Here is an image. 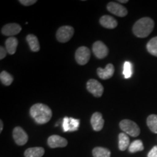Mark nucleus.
<instances>
[{
	"label": "nucleus",
	"mask_w": 157,
	"mask_h": 157,
	"mask_svg": "<svg viewBox=\"0 0 157 157\" xmlns=\"http://www.w3.org/2000/svg\"><path fill=\"white\" fill-rule=\"evenodd\" d=\"M30 114L39 124L48 123L52 117V112L50 108L43 103H36L31 106Z\"/></svg>",
	"instance_id": "obj_1"
},
{
	"label": "nucleus",
	"mask_w": 157,
	"mask_h": 157,
	"mask_svg": "<svg viewBox=\"0 0 157 157\" xmlns=\"http://www.w3.org/2000/svg\"><path fill=\"white\" fill-rule=\"evenodd\" d=\"M154 29V21L148 17H142L137 21L132 27V32L138 38L148 36Z\"/></svg>",
	"instance_id": "obj_2"
},
{
	"label": "nucleus",
	"mask_w": 157,
	"mask_h": 157,
	"mask_svg": "<svg viewBox=\"0 0 157 157\" xmlns=\"http://www.w3.org/2000/svg\"><path fill=\"white\" fill-rule=\"evenodd\" d=\"M119 127L124 132L132 137H137L140 133V129L135 121L129 119H123L119 123Z\"/></svg>",
	"instance_id": "obj_3"
},
{
	"label": "nucleus",
	"mask_w": 157,
	"mask_h": 157,
	"mask_svg": "<svg viewBox=\"0 0 157 157\" xmlns=\"http://www.w3.org/2000/svg\"><path fill=\"white\" fill-rule=\"evenodd\" d=\"M74 34V29L70 25H63L60 27L56 32V38L58 42L66 43L72 38Z\"/></svg>",
	"instance_id": "obj_4"
},
{
	"label": "nucleus",
	"mask_w": 157,
	"mask_h": 157,
	"mask_svg": "<svg viewBox=\"0 0 157 157\" xmlns=\"http://www.w3.org/2000/svg\"><path fill=\"white\" fill-rule=\"evenodd\" d=\"M75 59L78 64H87L90 59V50L87 47H80L76 50L75 52Z\"/></svg>",
	"instance_id": "obj_5"
},
{
	"label": "nucleus",
	"mask_w": 157,
	"mask_h": 157,
	"mask_svg": "<svg viewBox=\"0 0 157 157\" xmlns=\"http://www.w3.org/2000/svg\"><path fill=\"white\" fill-rule=\"evenodd\" d=\"M87 89L92 95L96 98L101 97L104 91L103 86L98 80L93 78L90 79L87 82Z\"/></svg>",
	"instance_id": "obj_6"
},
{
	"label": "nucleus",
	"mask_w": 157,
	"mask_h": 157,
	"mask_svg": "<svg viewBox=\"0 0 157 157\" xmlns=\"http://www.w3.org/2000/svg\"><path fill=\"white\" fill-rule=\"evenodd\" d=\"M13 136L15 142L18 146H23L28 142V135L21 127H15L13 132Z\"/></svg>",
	"instance_id": "obj_7"
},
{
	"label": "nucleus",
	"mask_w": 157,
	"mask_h": 157,
	"mask_svg": "<svg viewBox=\"0 0 157 157\" xmlns=\"http://www.w3.org/2000/svg\"><path fill=\"white\" fill-rule=\"evenodd\" d=\"M107 10L111 13L119 17H125L128 13L126 7L115 2H111L108 4Z\"/></svg>",
	"instance_id": "obj_8"
},
{
	"label": "nucleus",
	"mask_w": 157,
	"mask_h": 157,
	"mask_svg": "<svg viewBox=\"0 0 157 157\" xmlns=\"http://www.w3.org/2000/svg\"><path fill=\"white\" fill-rule=\"evenodd\" d=\"M93 51L96 58L98 59H103L109 54V49L106 45L101 41H97L93 45Z\"/></svg>",
	"instance_id": "obj_9"
},
{
	"label": "nucleus",
	"mask_w": 157,
	"mask_h": 157,
	"mask_svg": "<svg viewBox=\"0 0 157 157\" xmlns=\"http://www.w3.org/2000/svg\"><path fill=\"white\" fill-rule=\"evenodd\" d=\"M21 30H22V28L17 23H8L4 25L1 32L5 36L14 37L13 36L18 34Z\"/></svg>",
	"instance_id": "obj_10"
},
{
	"label": "nucleus",
	"mask_w": 157,
	"mask_h": 157,
	"mask_svg": "<svg viewBox=\"0 0 157 157\" xmlns=\"http://www.w3.org/2000/svg\"><path fill=\"white\" fill-rule=\"evenodd\" d=\"M48 146L51 148H63L66 147L68 145V141L64 137L59 136V135H53L49 137L48 140Z\"/></svg>",
	"instance_id": "obj_11"
},
{
	"label": "nucleus",
	"mask_w": 157,
	"mask_h": 157,
	"mask_svg": "<svg viewBox=\"0 0 157 157\" xmlns=\"http://www.w3.org/2000/svg\"><path fill=\"white\" fill-rule=\"evenodd\" d=\"M79 127V120L73 118L65 117L63 121V129L64 132H72L77 130Z\"/></svg>",
	"instance_id": "obj_12"
},
{
	"label": "nucleus",
	"mask_w": 157,
	"mask_h": 157,
	"mask_svg": "<svg viewBox=\"0 0 157 157\" xmlns=\"http://www.w3.org/2000/svg\"><path fill=\"white\" fill-rule=\"evenodd\" d=\"M114 66L113 64L109 63L106 65L105 68H98L97 69V74L98 76L102 79H109L111 78L114 74Z\"/></svg>",
	"instance_id": "obj_13"
},
{
	"label": "nucleus",
	"mask_w": 157,
	"mask_h": 157,
	"mask_svg": "<svg viewBox=\"0 0 157 157\" xmlns=\"http://www.w3.org/2000/svg\"><path fill=\"white\" fill-rule=\"evenodd\" d=\"M91 124L93 129L96 132H99L104 126V119L101 113L95 112L91 117Z\"/></svg>",
	"instance_id": "obj_14"
},
{
	"label": "nucleus",
	"mask_w": 157,
	"mask_h": 157,
	"mask_svg": "<svg viewBox=\"0 0 157 157\" xmlns=\"http://www.w3.org/2000/svg\"><path fill=\"white\" fill-rule=\"evenodd\" d=\"M100 23L104 28L113 29L117 26L118 23L117 20L110 15H103L100 18Z\"/></svg>",
	"instance_id": "obj_15"
},
{
	"label": "nucleus",
	"mask_w": 157,
	"mask_h": 157,
	"mask_svg": "<svg viewBox=\"0 0 157 157\" xmlns=\"http://www.w3.org/2000/svg\"><path fill=\"white\" fill-rule=\"evenodd\" d=\"M18 45V40L15 37H9L5 42V48L7 51V53L13 55L15 53L17 47Z\"/></svg>",
	"instance_id": "obj_16"
},
{
	"label": "nucleus",
	"mask_w": 157,
	"mask_h": 157,
	"mask_svg": "<svg viewBox=\"0 0 157 157\" xmlns=\"http://www.w3.org/2000/svg\"><path fill=\"white\" fill-rule=\"evenodd\" d=\"M44 154V149L42 147H33L25 151V157H42Z\"/></svg>",
	"instance_id": "obj_17"
},
{
	"label": "nucleus",
	"mask_w": 157,
	"mask_h": 157,
	"mask_svg": "<svg viewBox=\"0 0 157 157\" xmlns=\"http://www.w3.org/2000/svg\"><path fill=\"white\" fill-rule=\"evenodd\" d=\"M26 41L30 47V49L33 52H39L40 50V45L38 38L34 34H29L26 36Z\"/></svg>",
	"instance_id": "obj_18"
},
{
	"label": "nucleus",
	"mask_w": 157,
	"mask_h": 157,
	"mask_svg": "<svg viewBox=\"0 0 157 157\" xmlns=\"http://www.w3.org/2000/svg\"><path fill=\"white\" fill-rule=\"evenodd\" d=\"M130 143L129 138L126 133L121 132L119 135V148L121 151H124L129 148Z\"/></svg>",
	"instance_id": "obj_19"
},
{
	"label": "nucleus",
	"mask_w": 157,
	"mask_h": 157,
	"mask_svg": "<svg viewBox=\"0 0 157 157\" xmlns=\"http://www.w3.org/2000/svg\"><path fill=\"white\" fill-rule=\"evenodd\" d=\"M147 125L152 132L157 133V115L151 114L147 118Z\"/></svg>",
	"instance_id": "obj_20"
},
{
	"label": "nucleus",
	"mask_w": 157,
	"mask_h": 157,
	"mask_svg": "<svg viewBox=\"0 0 157 157\" xmlns=\"http://www.w3.org/2000/svg\"><path fill=\"white\" fill-rule=\"evenodd\" d=\"M93 155L94 157H111V151L107 148L96 147L93 150Z\"/></svg>",
	"instance_id": "obj_21"
},
{
	"label": "nucleus",
	"mask_w": 157,
	"mask_h": 157,
	"mask_svg": "<svg viewBox=\"0 0 157 157\" xmlns=\"http://www.w3.org/2000/svg\"><path fill=\"white\" fill-rule=\"evenodd\" d=\"M144 149V146L142 140H136L132 142L129 145L128 150L130 153H136L138 151H142Z\"/></svg>",
	"instance_id": "obj_22"
},
{
	"label": "nucleus",
	"mask_w": 157,
	"mask_h": 157,
	"mask_svg": "<svg viewBox=\"0 0 157 157\" xmlns=\"http://www.w3.org/2000/svg\"><path fill=\"white\" fill-rule=\"evenodd\" d=\"M148 52L152 56L157 57V36L151 39L146 45Z\"/></svg>",
	"instance_id": "obj_23"
},
{
	"label": "nucleus",
	"mask_w": 157,
	"mask_h": 157,
	"mask_svg": "<svg viewBox=\"0 0 157 157\" xmlns=\"http://www.w3.org/2000/svg\"><path fill=\"white\" fill-rule=\"evenodd\" d=\"M0 80H1L2 83L5 84V86H10L13 83V77L8 72L3 71L0 74Z\"/></svg>",
	"instance_id": "obj_24"
},
{
	"label": "nucleus",
	"mask_w": 157,
	"mask_h": 157,
	"mask_svg": "<svg viewBox=\"0 0 157 157\" xmlns=\"http://www.w3.org/2000/svg\"><path fill=\"white\" fill-rule=\"evenodd\" d=\"M123 74L125 78H129L132 76V65L130 62L126 61L124 64Z\"/></svg>",
	"instance_id": "obj_25"
},
{
	"label": "nucleus",
	"mask_w": 157,
	"mask_h": 157,
	"mask_svg": "<svg viewBox=\"0 0 157 157\" xmlns=\"http://www.w3.org/2000/svg\"><path fill=\"white\" fill-rule=\"evenodd\" d=\"M19 2L24 6H30L37 2L36 0H20Z\"/></svg>",
	"instance_id": "obj_26"
},
{
	"label": "nucleus",
	"mask_w": 157,
	"mask_h": 157,
	"mask_svg": "<svg viewBox=\"0 0 157 157\" xmlns=\"http://www.w3.org/2000/svg\"><path fill=\"white\" fill-rule=\"evenodd\" d=\"M148 157H157V146L153 147L148 154Z\"/></svg>",
	"instance_id": "obj_27"
},
{
	"label": "nucleus",
	"mask_w": 157,
	"mask_h": 157,
	"mask_svg": "<svg viewBox=\"0 0 157 157\" xmlns=\"http://www.w3.org/2000/svg\"><path fill=\"white\" fill-rule=\"evenodd\" d=\"M7 51L6 50V48H3L2 46L0 47V59L1 60H3L5 58L6 56H7Z\"/></svg>",
	"instance_id": "obj_28"
},
{
	"label": "nucleus",
	"mask_w": 157,
	"mask_h": 157,
	"mask_svg": "<svg viewBox=\"0 0 157 157\" xmlns=\"http://www.w3.org/2000/svg\"><path fill=\"white\" fill-rule=\"evenodd\" d=\"M3 129V122L2 121H0V132H2V131Z\"/></svg>",
	"instance_id": "obj_29"
},
{
	"label": "nucleus",
	"mask_w": 157,
	"mask_h": 157,
	"mask_svg": "<svg viewBox=\"0 0 157 157\" xmlns=\"http://www.w3.org/2000/svg\"><path fill=\"white\" fill-rule=\"evenodd\" d=\"M128 0H119V1H118V2L119 3H127L128 2Z\"/></svg>",
	"instance_id": "obj_30"
}]
</instances>
